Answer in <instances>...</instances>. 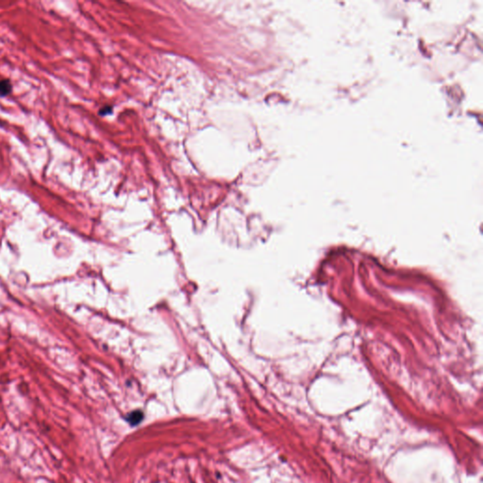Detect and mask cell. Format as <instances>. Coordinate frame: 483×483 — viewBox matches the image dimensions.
<instances>
[{
	"instance_id": "cell-1",
	"label": "cell",
	"mask_w": 483,
	"mask_h": 483,
	"mask_svg": "<svg viewBox=\"0 0 483 483\" xmlns=\"http://www.w3.org/2000/svg\"><path fill=\"white\" fill-rule=\"evenodd\" d=\"M144 419V413L142 411H134L127 416V420L130 425L136 426L140 424Z\"/></svg>"
},
{
	"instance_id": "cell-2",
	"label": "cell",
	"mask_w": 483,
	"mask_h": 483,
	"mask_svg": "<svg viewBox=\"0 0 483 483\" xmlns=\"http://www.w3.org/2000/svg\"><path fill=\"white\" fill-rule=\"evenodd\" d=\"M12 82L8 79L0 80V96H6L12 93Z\"/></svg>"
}]
</instances>
